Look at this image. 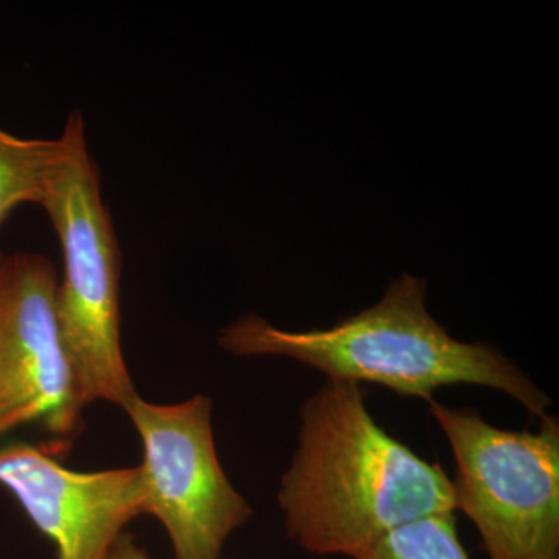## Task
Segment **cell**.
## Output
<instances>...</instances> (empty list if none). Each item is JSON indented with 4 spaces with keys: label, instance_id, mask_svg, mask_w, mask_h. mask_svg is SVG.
<instances>
[{
    "label": "cell",
    "instance_id": "1",
    "mask_svg": "<svg viewBox=\"0 0 559 559\" xmlns=\"http://www.w3.org/2000/svg\"><path fill=\"white\" fill-rule=\"evenodd\" d=\"M277 499L289 538L319 557L358 559L393 530L457 511L451 477L385 432L347 381L301 406Z\"/></svg>",
    "mask_w": 559,
    "mask_h": 559
},
{
    "label": "cell",
    "instance_id": "2",
    "mask_svg": "<svg viewBox=\"0 0 559 559\" xmlns=\"http://www.w3.org/2000/svg\"><path fill=\"white\" fill-rule=\"evenodd\" d=\"M426 288V280L403 274L377 305L326 330H280L260 316H245L221 331L218 344L241 358L282 356L331 381L369 382L426 401L448 385H480L544 417L549 396L492 345L454 340L429 314Z\"/></svg>",
    "mask_w": 559,
    "mask_h": 559
},
{
    "label": "cell",
    "instance_id": "3",
    "mask_svg": "<svg viewBox=\"0 0 559 559\" xmlns=\"http://www.w3.org/2000/svg\"><path fill=\"white\" fill-rule=\"evenodd\" d=\"M62 134L68 154L43 205L62 252L58 325L84 406L106 401L124 411L139 393L121 349L120 246L80 110Z\"/></svg>",
    "mask_w": 559,
    "mask_h": 559
},
{
    "label": "cell",
    "instance_id": "4",
    "mask_svg": "<svg viewBox=\"0 0 559 559\" xmlns=\"http://www.w3.org/2000/svg\"><path fill=\"white\" fill-rule=\"evenodd\" d=\"M455 460V510L476 525L488 559H559V419L500 429L479 412L429 401Z\"/></svg>",
    "mask_w": 559,
    "mask_h": 559
},
{
    "label": "cell",
    "instance_id": "5",
    "mask_svg": "<svg viewBox=\"0 0 559 559\" xmlns=\"http://www.w3.org/2000/svg\"><path fill=\"white\" fill-rule=\"evenodd\" d=\"M143 448L145 514L167 532L175 559H219L252 516L221 465L205 395L176 404L135 399L124 409Z\"/></svg>",
    "mask_w": 559,
    "mask_h": 559
},
{
    "label": "cell",
    "instance_id": "6",
    "mask_svg": "<svg viewBox=\"0 0 559 559\" xmlns=\"http://www.w3.org/2000/svg\"><path fill=\"white\" fill-rule=\"evenodd\" d=\"M58 282L46 257L0 252V437L33 426L60 459L86 406L58 325Z\"/></svg>",
    "mask_w": 559,
    "mask_h": 559
},
{
    "label": "cell",
    "instance_id": "7",
    "mask_svg": "<svg viewBox=\"0 0 559 559\" xmlns=\"http://www.w3.org/2000/svg\"><path fill=\"white\" fill-rule=\"evenodd\" d=\"M0 487L53 543L57 559H106L127 525L145 514L140 466L81 473L24 441L0 447Z\"/></svg>",
    "mask_w": 559,
    "mask_h": 559
},
{
    "label": "cell",
    "instance_id": "8",
    "mask_svg": "<svg viewBox=\"0 0 559 559\" xmlns=\"http://www.w3.org/2000/svg\"><path fill=\"white\" fill-rule=\"evenodd\" d=\"M68 154L64 134L22 139L0 130V224L22 204L43 207Z\"/></svg>",
    "mask_w": 559,
    "mask_h": 559
},
{
    "label": "cell",
    "instance_id": "9",
    "mask_svg": "<svg viewBox=\"0 0 559 559\" xmlns=\"http://www.w3.org/2000/svg\"><path fill=\"white\" fill-rule=\"evenodd\" d=\"M358 559H471L455 514H437L393 530Z\"/></svg>",
    "mask_w": 559,
    "mask_h": 559
},
{
    "label": "cell",
    "instance_id": "10",
    "mask_svg": "<svg viewBox=\"0 0 559 559\" xmlns=\"http://www.w3.org/2000/svg\"><path fill=\"white\" fill-rule=\"evenodd\" d=\"M106 559H153L150 557L148 550L140 546L134 536L124 532L114 544Z\"/></svg>",
    "mask_w": 559,
    "mask_h": 559
}]
</instances>
